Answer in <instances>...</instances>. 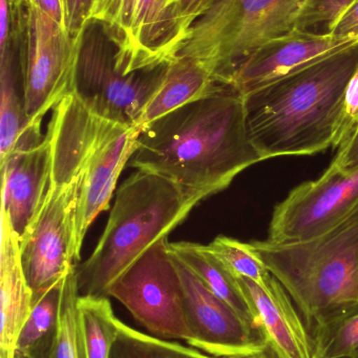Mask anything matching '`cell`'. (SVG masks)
I'll use <instances>...</instances> for the list:
<instances>
[{"label": "cell", "instance_id": "1", "mask_svg": "<svg viewBox=\"0 0 358 358\" xmlns=\"http://www.w3.org/2000/svg\"><path fill=\"white\" fill-rule=\"evenodd\" d=\"M263 161L248 134L243 96L224 86L141 127L128 165L204 200Z\"/></svg>", "mask_w": 358, "mask_h": 358}, {"label": "cell", "instance_id": "2", "mask_svg": "<svg viewBox=\"0 0 358 358\" xmlns=\"http://www.w3.org/2000/svg\"><path fill=\"white\" fill-rule=\"evenodd\" d=\"M358 50L244 96L246 126L264 161L304 157L333 145Z\"/></svg>", "mask_w": 358, "mask_h": 358}, {"label": "cell", "instance_id": "3", "mask_svg": "<svg viewBox=\"0 0 358 358\" xmlns=\"http://www.w3.org/2000/svg\"><path fill=\"white\" fill-rule=\"evenodd\" d=\"M201 201L168 179L137 170L120 185L94 252L76 266L80 296L109 298L113 283Z\"/></svg>", "mask_w": 358, "mask_h": 358}, {"label": "cell", "instance_id": "4", "mask_svg": "<svg viewBox=\"0 0 358 358\" xmlns=\"http://www.w3.org/2000/svg\"><path fill=\"white\" fill-rule=\"evenodd\" d=\"M248 246L285 288L310 329L358 302V206L312 239L252 241Z\"/></svg>", "mask_w": 358, "mask_h": 358}, {"label": "cell", "instance_id": "5", "mask_svg": "<svg viewBox=\"0 0 358 358\" xmlns=\"http://www.w3.org/2000/svg\"><path fill=\"white\" fill-rule=\"evenodd\" d=\"M317 2L216 0L193 23L178 58L198 61L225 85L231 71L250 55L283 36L313 24Z\"/></svg>", "mask_w": 358, "mask_h": 358}, {"label": "cell", "instance_id": "6", "mask_svg": "<svg viewBox=\"0 0 358 358\" xmlns=\"http://www.w3.org/2000/svg\"><path fill=\"white\" fill-rule=\"evenodd\" d=\"M116 50L104 27L88 22L80 37L73 92L95 115L140 128L143 111L170 64L156 71L128 73L118 65Z\"/></svg>", "mask_w": 358, "mask_h": 358}, {"label": "cell", "instance_id": "7", "mask_svg": "<svg viewBox=\"0 0 358 358\" xmlns=\"http://www.w3.org/2000/svg\"><path fill=\"white\" fill-rule=\"evenodd\" d=\"M84 172V166L77 176L50 168L43 201L21 237V263L33 302L75 266L74 217Z\"/></svg>", "mask_w": 358, "mask_h": 358}, {"label": "cell", "instance_id": "8", "mask_svg": "<svg viewBox=\"0 0 358 358\" xmlns=\"http://www.w3.org/2000/svg\"><path fill=\"white\" fill-rule=\"evenodd\" d=\"M168 237L153 244L117 281L109 298L119 301L151 336L189 340L185 294Z\"/></svg>", "mask_w": 358, "mask_h": 358}, {"label": "cell", "instance_id": "9", "mask_svg": "<svg viewBox=\"0 0 358 358\" xmlns=\"http://www.w3.org/2000/svg\"><path fill=\"white\" fill-rule=\"evenodd\" d=\"M25 75V115L29 129L42 136V120L74 90L80 36L69 31L29 4Z\"/></svg>", "mask_w": 358, "mask_h": 358}, {"label": "cell", "instance_id": "10", "mask_svg": "<svg viewBox=\"0 0 358 358\" xmlns=\"http://www.w3.org/2000/svg\"><path fill=\"white\" fill-rule=\"evenodd\" d=\"M358 206V167L330 165L321 178L294 187L271 217L268 241H306L342 222Z\"/></svg>", "mask_w": 358, "mask_h": 358}, {"label": "cell", "instance_id": "11", "mask_svg": "<svg viewBox=\"0 0 358 358\" xmlns=\"http://www.w3.org/2000/svg\"><path fill=\"white\" fill-rule=\"evenodd\" d=\"M358 50V37L300 29L263 46L231 71L225 85L242 96Z\"/></svg>", "mask_w": 358, "mask_h": 358}, {"label": "cell", "instance_id": "12", "mask_svg": "<svg viewBox=\"0 0 358 358\" xmlns=\"http://www.w3.org/2000/svg\"><path fill=\"white\" fill-rule=\"evenodd\" d=\"M174 258L184 288L191 334L187 345L218 358L247 357L266 352L268 346L262 334L210 292L184 263Z\"/></svg>", "mask_w": 358, "mask_h": 358}, {"label": "cell", "instance_id": "13", "mask_svg": "<svg viewBox=\"0 0 358 358\" xmlns=\"http://www.w3.org/2000/svg\"><path fill=\"white\" fill-rule=\"evenodd\" d=\"M139 127L109 121L86 157L83 181L74 217L73 254L81 258L84 238L95 219L109 210L118 178L137 148Z\"/></svg>", "mask_w": 358, "mask_h": 358}, {"label": "cell", "instance_id": "14", "mask_svg": "<svg viewBox=\"0 0 358 358\" xmlns=\"http://www.w3.org/2000/svg\"><path fill=\"white\" fill-rule=\"evenodd\" d=\"M183 0H135L128 35L116 50L118 65L128 73L167 66L185 43L181 27Z\"/></svg>", "mask_w": 358, "mask_h": 358}, {"label": "cell", "instance_id": "15", "mask_svg": "<svg viewBox=\"0 0 358 358\" xmlns=\"http://www.w3.org/2000/svg\"><path fill=\"white\" fill-rule=\"evenodd\" d=\"M252 308L256 327L275 358H317L312 336L294 301L282 284L271 277L261 286L237 277Z\"/></svg>", "mask_w": 358, "mask_h": 358}, {"label": "cell", "instance_id": "16", "mask_svg": "<svg viewBox=\"0 0 358 358\" xmlns=\"http://www.w3.org/2000/svg\"><path fill=\"white\" fill-rule=\"evenodd\" d=\"M1 210L8 215L19 240L43 201L50 178L48 136L37 146L17 150L1 164Z\"/></svg>", "mask_w": 358, "mask_h": 358}, {"label": "cell", "instance_id": "17", "mask_svg": "<svg viewBox=\"0 0 358 358\" xmlns=\"http://www.w3.org/2000/svg\"><path fill=\"white\" fill-rule=\"evenodd\" d=\"M0 294V358H15L19 332L33 306V294L23 273L20 240L4 210H1Z\"/></svg>", "mask_w": 358, "mask_h": 358}, {"label": "cell", "instance_id": "18", "mask_svg": "<svg viewBox=\"0 0 358 358\" xmlns=\"http://www.w3.org/2000/svg\"><path fill=\"white\" fill-rule=\"evenodd\" d=\"M29 127L25 115V75L19 73L11 46L0 55V162L13 152L37 146L43 141Z\"/></svg>", "mask_w": 358, "mask_h": 358}, {"label": "cell", "instance_id": "19", "mask_svg": "<svg viewBox=\"0 0 358 358\" xmlns=\"http://www.w3.org/2000/svg\"><path fill=\"white\" fill-rule=\"evenodd\" d=\"M224 86L201 63L178 58L168 65L161 85L145 107L140 128Z\"/></svg>", "mask_w": 358, "mask_h": 358}, {"label": "cell", "instance_id": "20", "mask_svg": "<svg viewBox=\"0 0 358 358\" xmlns=\"http://www.w3.org/2000/svg\"><path fill=\"white\" fill-rule=\"evenodd\" d=\"M168 246L172 254L184 263L210 292L227 303L250 327L258 331L252 308L237 278L207 250L206 245L182 241L170 243Z\"/></svg>", "mask_w": 358, "mask_h": 358}, {"label": "cell", "instance_id": "21", "mask_svg": "<svg viewBox=\"0 0 358 358\" xmlns=\"http://www.w3.org/2000/svg\"><path fill=\"white\" fill-rule=\"evenodd\" d=\"M63 280L64 278L34 301L31 313L17 338V357H52L60 324Z\"/></svg>", "mask_w": 358, "mask_h": 358}, {"label": "cell", "instance_id": "22", "mask_svg": "<svg viewBox=\"0 0 358 358\" xmlns=\"http://www.w3.org/2000/svg\"><path fill=\"white\" fill-rule=\"evenodd\" d=\"M78 313L88 358H109L119 332L120 320L106 296H80Z\"/></svg>", "mask_w": 358, "mask_h": 358}, {"label": "cell", "instance_id": "23", "mask_svg": "<svg viewBox=\"0 0 358 358\" xmlns=\"http://www.w3.org/2000/svg\"><path fill=\"white\" fill-rule=\"evenodd\" d=\"M311 336L317 358H358V302L317 323Z\"/></svg>", "mask_w": 358, "mask_h": 358}, {"label": "cell", "instance_id": "24", "mask_svg": "<svg viewBox=\"0 0 358 358\" xmlns=\"http://www.w3.org/2000/svg\"><path fill=\"white\" fill-rule=\"evenodd\" d=\"M109 358H218L174 341L143 334L119 322V332Z\"/></svg>", "mask_w": 358, "mask_h": 358}, {"label": "cell", "instance_id": "25", "mask_svg": "<svg viewBox=\"0 0 358 358\" xmlns=\"http://www.w3.org/2000/svg\"><path fill=\"white\" fill-rule=\"evenodd\" d=\"M79 296L76 266H73L63 280L60 324L50 358H88L78 313Z\"/></svg>", "mask_w": 358, "mask_h": 358}, {"label": "cell", "instance_id": "26", "mask_svg": "<svg viewBox=\"0 0 358 358\" xmlns=\"http://www.w3.org/2000/svg\"><path fill=\"white\" fill-rule=\"evenodd\" d=\"M206 248L235 277L247 278L261 286L273 277L266 265L250 250L248 243L226 236H218Z\"/></svg>", "mask_w": 358, "mask_h": 358}, {"label": "cell", "instance_id": "27", "mask_svg": "<svg viewBox=\"0 0 358 358\" xmlns=\"http://www.w3.org/2000/svg\"><path fill=\"white\" fill-rule=\"evenodd\" d=\"M135 0H94L88 22L100 23L117 48L128 35Z\"/></svg>", "mask_w": 358, "mask_h": 358}, {"label": "cell", "instance_id": "28", "mask_svg": "<svg viewBox=\"0 0 358 358\" xmlns=\"http://www.w3.org/2000/svg\"><path fill=\"white\" fill-rule=\"evenodd\" d=\"M358 129V62L347 83L342 111L334 134L333 148L344 146Z\"/></svg>", "mask_w": 358, "mask_h": 358}, {"label": "cell", "instance_id": "29", "mask_svg": "<svg viewBox=\"0 0 358 358\" xmlns=\"http://www.w3.org/2000/svg\"><path fill=\"white\" fill-rule=\"evenodd\" d=\"M94 0H63L65 25L73 39H78L88 23Z\"/></svg>", "mask_w": 358, "mask_h": 358}, {"label": "cell", "instance_id": "30", "mask_svg": "<svg viewBox=\"0 0 358 358\" xmlns=\"http://www.w3.org/2000/svg\"><path fill=\"white\" fill-rule=\"evenodd\" d=\"M354 1L355 0H319L313 16V24L324 22L327 27L328 33H333L340 17Z\"/></svg>", "mask_w": 358, "mask_h": 358}, {"label": "cell", "instance_id": "31", "mask_svg": "<svg viewBox=\"0 0 358 358\" xmlns=\"http://www.w3.org/2000/svg\"><path fill=\"white\" fill-rule=\"evenodd\" d=\"M216 1V0H183L182 10H181V27L184 34L185 42L188 38L189 31L193 23L199 20Z\"/></svg>", "mask_w": 358, "mask_h": 358}, {"label": "cell", "instance_id": "32", "mask_svg": "<svg viewBox=\"0 0 358 358\" xmlns=\"http://www.w3.org/2000/svg\"><path fill=\"white\" fill-rule=\"evenodd\" d=\"M330 165L348 169L358 167V129L349 142L338 148V155Z\"/></svg>", "mask_w": 358, "mask_h": 358}, {"label": "cell", "instance_id": "33", "mask_svg": "<svg viewBox=\"0 0 358 358\" xmlns=\"http://www.w3.org/2000/svg\"><path fill=\"white\" fill-rule=\"evenodd\" d=\"M340 36L358 37V0H355L340 17L333 31Z\"/></svg>", "mask_w": 358, "mask_h": 358}, {"label": "cell", "instance_id": "34", "mask_svg": "<svg viewBox=\"0 0 358 358\" xmlns=\"http://www.w3.org/2000/svg\"><path fill=\"white\" fill-rule=\"evenodd\" d=\"M27 2L31 6H34L38 10H41L44 14L48 15L50 18L60 24L63 29H67L63 0H27Z\"/></svg>", "mask_w": 358, "mask_h": 358}, {"label": "cell", "instance_id": "35", "mask_svg": "<svg viewBox=\"0 0 358 358\" xmlns=\"http://www.w3.org/2000/svg\"><path fill=\"white\" fill-rule=\"evenodd\" d=\"M10 1L0 0V55L10 46Z\"/></svg>", "mask_w": 358, "mask_h": 358}, {"label": "cell", "instance_id": "36", "mask_svg": "<svg viewBox=\"0 0 358 358\" xmlns=\"http://www.w3.org/2000/svg\"><path fill=\"white\" fill-rule=\"evenodd\" d=\"M240 358H269L267 357L266 352L260 353V355H252V357H240Z\"/></svg>", "mask_w": 358, "mask_h": 358}, {"label": "cell", "instance_id": "37", "mask_svg": "<svg viewBox=\"0 0 358 358\" xmlns=\"http://www.w3.org/2000/svg\"><path fill=\"white\" fill-rule=\"evenodd\" d=\"M15 358H20V357H17V355H16V357H15Z\"/></svg>", "mask_w": 358, "mask_h": 358}]
</instances>
